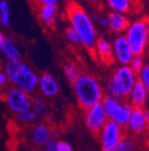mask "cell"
<instances>
[{"label": "cell", "instance_id": "32", "mask_svg": "<svg viewBox=\"0 0 149 151\" xmlns=\"http://www.w3.org/2000/svg\"><path fill=\"white\" fill-rule=\"evenodd\" d=\"M107 17L106 18H104V17H101V18H99V24L100 25H102L103 27H107Z\"/></svg>", "mask_w": 149, "mask_h": 151}, {"label": "cell", "instance_id": "33", "mask_svg": "<svg viewBox=\"0 0 149 151\" xmlns=\"http://www.w3.org/2000/svg\"><path fill=\"white\" fill-rule=\"evenodd\" d=\"M82 1L89 5H95V4H97V3H99L100 0H82Z\"/></svg>", "mask_w": 149, "mask_h": 151}, {"label": "cell", "instance_id": "15", "mask_svg": "<svg viewBox=\"0 0 149 151\" xmlns=\"http://www.w3.org/2000/svg\"><path fill=\"white\" fill-rule=\"evenodd\" d=\"M94 52L98 59L105 64H111L114 61V52H113V43H111L106 38H97L94 46Z\"/></svg>", "mask_w": 149, "mask_h": 151}, {"label": "cell", "instance_id": "4", "mask_svg": "<svg viewBox=\"0 0 149 151\" xmlns=\"http://www.w3.org/2000/svg\"><path fill=\"white\" fill-rule=\"evenodd\" d=\"M138 81V75L131 69L128 65H121L115 70L112 78L106 82L105 93L106 96L127 99L128 94Z\"/></svg>", "mask_w": 149, "mask_h": 151}, {"label": "cell", "instance_id": "36", "mask_svg": "<svg viewBox=\"0 0 149 151\" xmlns=\"http://www.w3.org/2000/svg\"><path fill=\"white\" fill-rule=\"evenodd\" d=\"M4 39H5V37H4V35H3V33L2 32H0V46H1V44H2Z\"/></svg>", "mask_w": 149, "mask_h": 151}, {"label": "cell", "instance_id": "11", "mask_svg": "<svg viewBox=\"0 0 149 151\" xmlns=\"http://www.w3.org/2000/svg\"><path fill=\"white\" fill-rule=\"evenodd\" d=\"M38 89L43 97L52 98L55 97L60 91V85L53 75L44 73L39 76L38 80Z\"/></svg>", "mask_w": 149, "mask_h": 151}, {"label": "cell", "instance_id": "13", "mask_svg": "<svg viewBox=\"0 0 149 151\" xmlns=\"http://www.w3.org/2000/svg\"><path fill=\"white\" fill-rule=\"evenodd\" d=\"M51 135L52 131L50 130V127L45 123H39L33 125L29 132L31 143L37 147L45 146L47 142L51 139Z\"/></svg>", "mask_w": 149, "mask_h": 151}, {"label": "cell", "instance_id": "20", "mask_svg": "<svg viewBox=\"0 0 149 151\" xmlns=\"http://www.w3.org/2000/svg\"><path fill=\"white\" fill-rule=\"evenodd\" d=\"M31 108L37 112L39 118H45L47 116V105L42 94L33 98V107Z\"/></svg>", "mask_w": 149, "mask_h": 151}, {"label": "cell", "instance_id": "1", "mask_svg": "<svg viewBox=\"0 0 149 151\" xmlns=\"http://www.w3.org/2000/svg\"><path fill=\"white\" fill-rule=\"evenodd\" d=\"M66 14L71 26L78 34L80 43L89 50H94L97 40V33L90 15L74 0L68 1L66 5Z\"/></svg>", "mask_w": 149, "mask_h": 151}, {"label": "cell", "instance_id": "28", "mask_svg": "<svg viewBox=\"0 0 149 151\" xmlns=\"http://www.w3.org/2000/svg\"><path fill=\"white\" fill-rule=\"evenodd\" d=\"M57 151H73V148L67 142L57 141Z\"/></svg>", "mask_w": 149, "mask_h": 151}, {"label": "cell", "instance_id": "12", "mask_svg": "<svg viewBox=\"0 0 149 151\" xmlns=\"http://www.w3.org/2000/svg\"><path fill=\"white\" fill-rule=\"evenodd\" d=\"M148 123L144 116V109L139 107H133L131 116L125 127H127L128 131L133 134H141L146 131L148 127Z\"/></svg>", "mask_w": 149, "mask_h": 151}, {"label": "cell", "instance_id": "17", "mask_svg": "<svg viewBox=\"0 0 149 151\" xmlns=\"http://www.w3.org/2000/svg\"><path fill=\"white\" fill-rule=\"evenodd\" d=\"M0 52L6 60L20 59L21 57V52L18 45L12 38H5L3 40L2 44L0 46Z\"/></svg>", "mask_w": 149, "mask_h": 151}, {"label": "cell", "instance_id": "2", "mask_svg": "<svg viewBox=\"0 0 149 151\" xmlns=\"http://www.w3.org/2000/svg\"><path fill=\"white\" fill-rule=\"evenodd\" d=\"M2 69L12 86L18 87L31 94L38 89L39 76L31 65L21 59L5 60Z\"/></svg>", "mask_w": 149, "mask_h": 151}, {"label": "cell", "instance_id": "30", "mask_svg": "<svg viewBox=\"0 0 149 151\" xmlns=\"http://www.w3.org/2000/svg\"><path fill=\"white\" fill-rule=\"evenodd\" d=\"M0 84L2 85L3 87H6L7 84H9V78H7L6 73H4L3 69L0 70Z\"/></svg>", "mask_w": 149, "mask_h": 151}, {"label": "cell", "instance_id": "25", "mask_svg": "<svg viewBox=\"0 0 149 151\" xmlns=\"http://www.w3.org/2000/svg\"><path fill=\"white\" fill-rule=\"evenodd\" d=\"M138 80L143 83V85L149 91V63L143 65L142 69L138 73Z\"/></svg>", "mask_w": 149, "mask_h": 151}, {"label": "cell", "instance_id": "5", "mask_svg": "<svg viewBox=\"0 0 149 151\" xmlns=\"http://www.w3.org/2000/svg\"><path fill=\"white\" fill-rule=\"evenodd\" d=\"M125 37L133 56H143L149 41V20L142 18L129 23Z\"/></svg>", "mask_w": 149, "mask_h": 151}, {"label": "cell", "instance_id": "34", "mask_svg": "<svg viewBox=\"0 0 149 151\" xmlns=\"http://www.w3.org/2000/svg\"><path fill=\"white\" fill-rule=\"evenodd\" d=\"M4 88L5 87H3L2 85L0 84V101L3 99V94H4V90H5Z\"/></svg>", "mask_w": 149, "mask_h": 151}, {"label": "cell", "instance_id": "21", "mask_svg": "<svg viewBox=\"0 0 149 151\" xmlns=\"http://www.w3.org/2000/svg\"><path fill=\"white\" fill-rule=\"evenodd\" d=\"M0 23L3 27L11 24V7L6 0H0Z\"/></svg>", "mask_w": 149, "mask_h": 151}, {"label": "cell", "instance_id": "19", "mask_svg": "<svg viewBox=\"0 0 149 151\" xmlns=\"http://www.w3.org/2000/svg\"><path fill=\"white\" fill-rule=\"evenodd\" d=\"M105 3L114 12L128 13L131 12L133 0H105Z\"/></svg>", "mask_w": 149, "mask_h": 151}, {"label": "cell", "instance_id": "26", "mask_svg": "<svg viewBox=\"0 0 149 151\" xmlns=\"http://www.w3.org/2000/svg\"><path fill=\"white\" fill-rule=\"evenodd\" d=\"M143 65H144V60H143L142 56H133L131 62L128 63V66L131 67V69L137 75L142 69Z\"/></svg>", "mask_w": 149, "mask_h": 151}, {"label": "cell", "instance_id": "8", "mask_svg": "<svg viewBox=\"0 0 149 151\" xmlns=\"http://www.w3.org/2000/svg\"><path fill=\"white\" fill-rule=\"evenodd\" d=\"M124 127L111 120H107L98 132L102 151H112L113 148L124 137Z\"/></svg>", "mask_w": 149, "mask_h": 151}, {"label": "cell", "instance_id": "6", "mask_svg": "<svg viewBox=\"0 0 149 151\" xmlns=\"http://www.w3.org/2000/svg\"><path fill=\"white\" fill-rule=\"evenodd\" d=\"M101 103L106 113L107 119L119 124L122 127H125L133 110V106L131 104L128 102H124L122 99L111 97V96L103 97Z\"/></svg>", "mask_w": 149, "mask_h": 151}, {"label": "cell", "instance_id": "22", "mask_svg": "<svg viewBox=\"0 0 149 151\" xmlns=\"http://www.w3.org/2000/svg\"><path fill=\"white\" fill-rule=\"evenodd\" d=\"M39 118L35 110L33 108L28 109L23 112H20L18 114H16V119L19 123H21L23 125H27V124H31L35 123L37 121V119Z\"/></svg>", "mask_w": 149, "mask_h": 151}, {"label": "cell", "instance_id": "9", "mask_svg": "<svg viewBox=\"0 0 149 151\" xmlns=\"http://www.w3.org/2000/svg\"><path fill=\"white\" fill-rule=\"evenodd\" d=\"M107 116L102 106V103H96L95 105L91 106L90 108L86 109L84 114V122L90 131L94 133H98L101 128L104 126L107 122Z\"/></svg>", "mask_w": 149, "mask_h": 151}, {"label": "cell", "instance_id": "27", "mask_svg": "<svg viewBox=\"0 0 149 151\" xmlns=\"http://www.w3.org/2000/svg\"><path fill=\"white\" fill-rule=\"evenodd\" d=\"M65 36H66V38L68 39V41H69V42H71V43H73V44L80 43V39H79L78 34L76 33V31H75L74 28H73L71 25L69 26V27L66 28Z\"/></svg>", "mask_w": 149, "mask_h": 151}, {"label": "cell", "instance_id": "29", "mask_svg": "<svg viewBox=\"0 0 149 151\" xmlns=\"http://www.w3.org/2000/svg\"><path fill=\"white\" fill-rule=\"evenodd\" d=\"M44 147L46 151H57V141H55L53 139H50Z\"/></svg>", "mask_w": 149, "mask_h": 151}, {"label": "cell", "instance_id": "7", "mask_svg": "<svg viewBox=\"0 0 149 151\" xmlns=\"http://www.w3.org/2000/svg\"><path fill=\"white\" fill-rule=\"evenodd\" d=\"M9 111L15 114L23 112L33 107V98L31 94L15 86H9L4 90L3 99Z\"/></svg>", "mask_w": 149, "mask_h": 151}, {"label": "cell", "instance_id": "23", "mask_svg": "<svg viewBox=\"0 0 149 151\" xmlns=\"http://www.w3.org/2000/svg\"><path fill=\"white\" fill-rule=\"evenodd\" d=\"M63 71L65 77L67 78V80L71 83L74 82L79 76L82 75L80 71H79L78 67L73 63H66L63 67Z\"/></svg>", "mask_w": 149, "mask_h": 151}, {"label": "cell", "instance_id": "14", "mask_svg": "<svg viewBox=\"0 0 149 151\" xmlns=\"http://www.w3.org/2000/svg\"><path fill=\"white\" fill-rule=\"evenodd\" d=\"M127 99L128 103L131 104L133 107L143 108L149 99V91L143 85V83H141L138 80L136 82L135 86L133 87V89L131 90L129 94H128Z\"/></svg>", "mask_w": 149, "mask_h": 151}, {"label": "cell", "instance_id": "16", "mask_svg": "<svg viewBox=\"0 0 149 151\" xmlns=\"http://www.w3.org/2000/svg\"><path fill=\"white\" fill-rule=\"evenodd\" d=\"M107 27L115 34H122L127 29L129 20L125 13L112 12L107 15Z\"/></svg>", "mask_w": 149, "mask_h": 151}, {"label": "cell", "instance_id": "3", "mask_svg": "<svg viewBox=\"0 0 149 151\" xmlns=\"http://www.w3.org/2000/svg\"><path fill=\"white\" fill-rule=\"evenodd\" d=\"M77 103L84 110L102 101L103 88L97 79L89 73H82L72 83Z\"/></svg>", "mask_w": 149, "mask_h": 151}, {"label": "cell", "instance_id": "10", "mask_svg": "<svg viewBox=\"0 0 149 151\" xmlns=\"http://www.w3.org/2000/svg\"><path fill=\"white\" fill-rule=\"evenodd\" d=\"M113 52L114 58L120 65H128V63L133 59V54L131 48L126 40L125 35H120L115 38L113 42Z\"/></svg>", "mask_w": 149, "mask_h": 151}, {"label": "cell", "instance_id": "18", "mask_svg": "<svg viewBox=\"0 0 149 151\" xmlns=\"http://www.w3.org/2000/svg\"><path fill=\"white\" fill-rule=\"evenodd\" d=\"M56 16V5H41L39 9L40 20L49 27H53Z\"/></svg>", "mask_w": 149, "mask_h": 151}, {"label": "cell", "instance_id": "35", "mask_svg": "<svg viewBox=\"0 0 149 151\" xmlns=\"http://www.w3.org/2000/svg\"><path fill=\"white\" fill-rule=\"evenodd\" d=\"M144 116L146 119L147 123L149 124V109H144Z\"/></svg>", "mask_w": 149, "mask_h": 151}, {"label": "cell", "instance_id": "37", "mask_svg": "<svg viewBox=\"0 0 149 151\" xmlns=\"http://www.w3.org/2000/svg\"><path fill=\"white\" fill-rule=\"evenodd\" d=\"M27 2H29V3H33V2H35V0H26Z\"/></svg>", "mask_w": 149, "mask_h": 151}, {"label": "cell", "instance_id": "31", "mask_svg": "<svg viewBox=\"0 0 149 151\" xmlns=\"http://www.w3.org/2000/svg\"><path fill=\"white\" fill-rule=\"evenodd\" d=\"M38 4L41 5H56L58 2V0H35Z\"/></svg>", "mask_w": 149, "mask_h": 151}, {"label": "cell", "instance_id": "24", "mask_svg": "<svg viewBox=\"0 0 149 151\" xmlns=\"http://www.w3.org/2000/svg\"><path fill=\"white\" fill-rule=\"evenodd\" d=\"M135 148V143L129 139H123L113 148L112 151H131Z\"/></svg>", "mask_w": 149, "mask_h": 151}]
</instances>
